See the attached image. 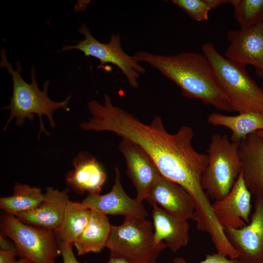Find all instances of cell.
<instances>
[{
	"label": "cell",
	"mask_w": 263,
	"mask_h": 263,
	"mask_svg": "<svg viewBox=\"0 0 263 263\" xmlns=\"http://www.w3.org/2000/svg\"><path fill=\"white\" fill-rule=\"evenodd\" d=\"M227 37L226 58L263 70V21L249 28L230 31Z\"/></svg>",
	"instance_id": "14"
},
{
	"label": "cell",
	"mask_w": 263,
	"mask_h": 263,
	"mask_svg": "<svg viewBox=\"0 0 263 263\" xmlns=\"http://www.w3.org/2000/svg\"><path fill=\"white\" fill-rule=\"evenodd\" d=\"M262 263H263V262Z\"/></svg>",
	"instance_id": "33"
},
{
	"label": "cell",
	"mask_w": 263,
	"mask_h": 263,
	"mask_svg": "<svg viewBox=\"0 0 263 263\" xmlns=\"http://www.w3.org/2000/svg\"><path fill=\"white\" fill-rule=\"evenodd\" d=\"M111 227L107 216L91 209L86 227L73 244L77 255L100 252L105 247Z\"/></svg>",
	"instance_id": "20"
},
{
	"label": "cell",
	"mask_w": 263,
	"mask_h": 263,
	"mask_svg": "<svg viewBox=\"0 0 263 263\" xmlns=\"http://www.w3.org/2000/svg\"><path fill=\"white\" fill-rule=\"evenodd\" d=\"M78 31L83 35L84 39L76 41L75 45H64L60 50L61 52L78 50L83 52L85 56L97 58L100 65L112 63L120 69L132 87H138V80L146 70L133 56H129L124 51L121 45L120 33L112 34L110 41L105 43L96 39L85 23H82Z\"/></svg>",
	"instance_id": "8"
},
{
	"label": "cell",
	"mask_w": 263,
	"mask_h": 263,
	"mask_svg": "<svg viewBox=\"0 0 263 263\" xmlns=\"http://www.w3.org/2000/svg\"><path fill=\"white\" fill-rule=\"evenodd\" d=\"M43 196L39 188L16 183L12 195L0 198V208L6 214L16 216L37 207L42 200Z\"/></svg>",
	"instance_id": "22"
},
{
	"label": "cell",
	"mask_w": 263,
	"mask_h": 263,
	"mask_svg": "<svg viewBox=\"0 0 263 263\" xmlns=\"http://www.w3.org/2000/svg\"><path fill=\"white\" fill-rule=\"evenodd\" d=\"M0 67L5 68L8 73L11 75L13 82V94L10 97L9 104L2 109L10 111L9 117L3 128L5 131L9 123L14 118H16L15 123L18 126H21L26 118L30 120L35 118V115L38 116L40 122V129L38 138L41 132H44L47 136L50 133L47 132L43 125L42 116L46 115L52 128H55L56 124L53 118L54 112L61 109L69 111L68 104L71 96H69L65 100L56 102L51 99L47 95V90L50 81L47 80L43 83L42 91L38 86L36 80V70L34 67L31 68V83L26 82L22 77L20 72L22 66L19 61H17V69H13L12 65L8 61L5 49H2L0 52Z\"/></svg>",
	"instance_id": "3"
},
{
	"label": "cell",
	"mask_w": 263,
	"mask_h": 263,
	"mask_svg": "<svg viewBox=\"0 0 263 263\" xmlns=\"http://www.w3.org/2000/svg\"><path fill=\"white\" fill-rule=\"evenodd\" d=\"M107 263H139L119 254L110 252Z\"/></svg>",
	"instance_id": "29"
},
{
	"label": "cell",
	"mask_w": 263,
	"mask_h": 263,
	"mask_svg": "<svg viewBox=\"0 0 263 263\" xmlns=\"http://www.w3.org/2000/svg\"><path fill=\"white\" fill-rule=\"evenodd\" d=\"M69 191L68 188L59 190L48 187L42 200L37 207L15 216L24 223L56 231L62 223L70 200Z\"/></svg>",
	"instance_id": "15"
},
{
	"label": "cell",
	"mask_w": 263,
	"mask_h": 263,
	"mask_svg": "<svg viewBox=\"0 0 263 263\" xmlns=\"http://www.w3.org/2000/svg\"><path fill=\"white\" fill-rule=\"evenodd\" d=\"M18 255L16 252L0 250V263H15Z\"/></svg>",
	"instance_id": "28"
},
{
	"label": "cell",
	"mask_w": 263,
	"mask_h": 263,
	"mask_svg": "<svg viewBox=\"0 0 263 263\" xmlns=\"http://www.w3.org/2000/svg\"><path fill=\"white\" fill-rule=\"evenodd\" d=\"M152 206L156 243H164L173 252L186 246L189 242V226L187 221L175 218L156 204Z\"/></svg>",
	"instance_id": "18"
},
{
	"label": "cell",
	"mask_w": 263,
	"mask_h": 263,
	"mask_svg": "<svg viewBox=\"0 0 263 263\" xmlns=\"http://www.w3.org/2000/svg\"><path fill=\"white\" fill-rule=\"evenodd\" d=\"M256 71L258 75L263 78V70Z\"/></svg>",
	"instance_id": "31"
},
{
	"label": "cell",
	"mask_w": 263,
	"mask_h": 263,
	"mask_svg": "<svg viewBox=\"0 0 263 263\" xmlns=\"http://www.w3.org/2000/svg\"><path fill=\"white\" fill-rule=\"evenodd\" d=\"M208 123L213 126H223L231 132L230 140L239 144L249 134L263 131V113L255 112L226 115L213 113L207 117Z\"/></svg>",
	"instance_id": "19"
},
{
	"label": "cell",
	"mask_w": 263,
	"mask_h": 263,
	"mask_svg": "<svg viewBox=\"0 0 263 263\" xmlns=\"http://www.w3.org/2000/svg\"><path fill=\"white\" fill-rule=\"evenodd\" d=\"M241 263L263 262V197H255L250 221L244 227L225 230Z\"/></svg>",
	"instance_id": "9"
},
{
	"label": "cell",
	"mask_w": 263,
	"mask_h": 263,
	"mask_svg": "<svg viewBox=\"0 0 263 263\" xmlns=\"http://www.w3.org/2000/svg\"><path fill=\"white\" fill-rule=\"evenodd\" d=\"M74 169L65 174L67 185L80 195L100 194L107 175L96 159L89 152H79L73 159Z\"/></svg>",
	"instance_id": "16"
},
{
	"label": "cell",
	"mask_w": 263,
	"mask_h": 263,
	"mask_svg": "<svg viewBox=\"0 0 263 263\" xmlns=\"http://www.w3.org/2000/svg\"><path fill=\"white\" fill-rule=\"evenodd\" d=\"M91 211L82 202L69 200L62 223L55 231L58 240L73 244L86 227Z\"/></svg>",
	"instance_id": "21"
},
{
	"label": "cell",
	"mask_w": 263,
	"mask_h": 263,
	"mask_svg": "<svg viewBox=\"0 0 263 263\" xmlns=\"http://www.w3.org/2000/svg\"><path fill=\"white\" fill-rule=\"evenodd\" d=\"M175 83L186 97L201 100L216 109L231 112L227 98L207 58L196 52L163 55L138 51L133 56Z\"/></svg>",
	"instance_id": "2"
},
{
	"label": "cell",
	"mask_w": 263,
	"mask_h": 263,
	"mask_svg": "<svg viewBox=\"0 0 263 263\" xmlns=\"http://www.w3.org/2000/svg\"><path fill=\"white\" fill-rule=\"evenodd\" d=\"M239 152L247 188L255 197H263V137L249 134L240 142Z\"/></svg>",
	"instance_id": "17"
},
{
	"label": "cell",
	"mask_w": 263,
	"mask_h": 263,
	"mask_svg": "<svg viewBox=\"0 0 263 263\" xmlns=\"http://www.w3.org/2000/svg\"><path fill=\"white\" fill-rule=\"evenodd\" d=\"M227 0H172V2L193 19L201 22L208 19V13L213 8L230 3Z\"/></svg>",
	"instance_id": "24"
},
{
	"label": "cell",
	"mask_w": 263,
	"mask_h": 263,
	"mask_svg": "<svg viewBox=\"0 0 263 263\" xmlns=\"http://www.w3.org/2000/svg\"><path fill=\"white\" fill-rule=\"evenodd\" d=\"M0 231L15 243L19 256L33 263H56L60 254L59 240L53 230L24 223L2 212Z\"/></svg>",
	"instance_id": "7"
},
{
	"label": "cell",
	"mask_w": 263,
	"mask_h": 263,
	"mask_svg": "<svg viewBox=\"0 0 263 263\" xmlns=\"http://www.w3.org/2000/svg\"><path fill=\"white\" fill-rule=\"evenodd\" d=\"M239 145L226 134H213L207 150L208 163L202 178V187L216 201L230 192L242 170Z\"/></svg>",
	"instance_id": "5"
},
{
	"label": "cell",
	"mask_w": 263,
	"mask_h": 263,
	"mask_svg": "<svg viewBox=\"0 0 263 263\" xmlns=\"http://www.w3.org/2000/svg\"><path fill=\"white\" fill-rule=\"evenodd\" d=\"M173 263H188L183 257H176L173 260ZM200 263H241L238 259H232L217 252L212 254H207L206 258Z\"/></svg>",
	"instance_id": "25"
},
{
	"label": "cell",
	"mask_w": 263,
	"mask_h": 263,
	"mask_svg": "<svg viewBox=\"0 0 263 263\" xmlns=\"http://www.w3.org/2000/svg\"><path fill=\"white\" fill-rule=\"evenodd\" d=\"M230 3L240 29L249 28L263 21V0H231Z\"/></svg>",
	"instance_id": "23"
},
{
	"label": "cell",
	"mask_w": 263,
	"mask_h": 263,
	"mask_svg": "<svg viewBox=\"0 0 263 263\" xmlns=\"http://www.w3.org/2000/svg\"><path fill=\"white\" fill-rule=\"evenodd\" d=\"M257 132L260 136L263 137V131H259Z\"/></svg>",
	"instance_id": "32"
},
{
	"label": "cell",
	"mask_w": 263,
	"mask_h": 263,
	"mask_svg": "<svg viewBox=\"0 0 263 263\" xmlns=\"http://www.w3.org/2000/svg\"><path fill=\"white\" fill-rule=\"evenodd\" d=\"M119 150L126 161L127 174L136 188V199L142 203L161 174L153 160L136 143L122 139Z\"/></svg>",
	"instance_id": "11"
},
{
	"label": "cell",
	"mask_w": 263,
	"mask_h": 263,
	"mask_svg": "<svg viewBox=\"0 0 263 263\" xmlns=\"http://www.w3.org/2000/svg\"><path fill=\"white\" fill-rule=\"evenodd\" d=\"M0 250L14 252L18 254L15 243L9 240L7 237L1 233H0Z\"/></svg>",
	"instance_id": "27"
},
{
	"label": "cell",
	"mask_w": 263,
	"mask_h": 263,
	"mask_svg": "<svg viewBox=\"0 0 263 263\" xmlns=\"http://www.w3.org/2000/svg\"><path fill=\"white\" fill-rule=\"evenodd\" d=\"M153 229L146 218L126 217L121 225H111L105 247L110 252L139 263H155L167 246L164 243H156Z\"/></svg>",
	"instance_id": "6"
},
{
	"label": "cell",
	"mask_w": 263,
	"mask_h": 263,
	"mask_svg": "<svg viewBox=\"0 0 263 263\" xmlns=\"http://www.w3.org/2000/svg\"><path fill=\"white\" fill-rule=\"evenodd\" d=\"M210 63L232 111L263 113V89L248 75L245 66L221 56L211 43L201 47Z\"/></svg>",
	"instance_id": "4"
},
{
	"label": "cell",
	"mask_w": 263,
	"mask_h": 263,
	"mask_svg": "<svg viewBox=\"0 0 263 263\" xmlns=\"http://www.w3.org/2000/svg\"><path fill=\"white\" fill-rule=\"evenodd\" d=\"M104 99L103 104L95 100L88 102L92 116L79 124L80 128L85 131L111 132L136 143L153 160L162 175L187 191L200 186L208 156L194 148V132L190 127L183 126L171 134L166 130L159 115L145 124L114 106L108 95H105Z\"/></svg>",
	"instance_id": "1"
},
{
	"label": "cell",
	"mask_w": 263,
	"mask_h": 263,
	"mask_svg": "<svg viewBox=\"0 0 263 263\" xmlns=\"http://www.w3.org/2000/svg\"><path fill=\"white\" fill-rule=\"evenodd\" d=\"M59 243L63 263H88L87 262L81 263L76 260L73 250V244L60 240Z\"/></svg>",
	"instance_id": "26"
},
{
	"label": "cell",
	"mask_w": 263,
	"mask_h": 263,
	"mask_svg": "<svg viewBox=\"0 0 263 263\" xmlns=\"http://www.w3.org/2000/svg\"><path fill=\"white\" fill-rule=\"evenodd\" d=\"M15 263H33L31 261L26 258L20 257V259L17 261Z\"/></svg>",
	"instance_id": "30"
},
{
	"label": "cell",
	"mask_w": 263,
	"mask_h": 263,
	"mask_svg": "<svg viewBox=\"0 0 263 263\" xmlns=\"http://www.w3.org/2000/svg\"><path fill=\"white\" fill-rule=\"evenodd\" d=\"M251 200L241 171L229 193L211 204L213 213L224 230L240 228L249 222Z\"/></svg>",
	"instance_id": "10"
},
{
	"label": "cell",
	"mask_w": 263,
	"mask_h": 263,
	"mask_svg": "<svg viewBox=\"0 0 263 263\" xmlns=\"http://www.w3.org/2000/svg\"><path fill=\"white\" fill-rule=\"evenodd\" d=\"M90 209L104 215L137 216L146 218L148 213L142 203L130 197L123 189L120 170L115 168L114 183L111 190L105 194H88L82 201Z\"/></svg>",
	"instance_id": "12"
},
{
	"label": "cell",
	"mask_w": 263,
	"mask_h": 263,
	"mask_svg": "<svg viewBox=\"0 0 263 263\" xmlns=\"http://www.w3.org/2000/svg\"><path fill=\"white\" fill-rule=\"evenodd\" d=\"M145 200L152 205L161 206L176 218L192 219L195 208L191 196L181 186L162 174L150 188Z\"/></svg>",
	"instance_id": "13"
}]
</instances>
